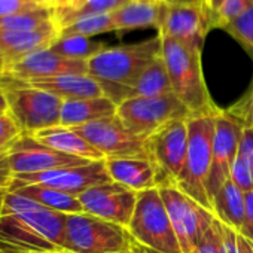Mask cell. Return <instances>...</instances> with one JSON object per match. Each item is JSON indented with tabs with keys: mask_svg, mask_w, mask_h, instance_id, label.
<instances>
[{
	"mask_svg": "<svg viewBox=\"0 0 253 253\" xmlns=\"http://www.w3.org/2000/svg\"><path fill=\"white\" fill-rule=\"evenodd\" d=\"M109 182L113 180L107 171L106 160H103L92 161L85 166L63 167L33 174H15L11 191L27 185H42L79 197L84 191Z\"/></svg>",
	"mask_w": 253,
	"mask_h": 253,
	"instance_id": "8fae6325",
	"label": "cell"
},
{
	"mask_svg": "<svg viewBox=\"0 0 253 253\" xmlns=\"http://www.w3.org/2000/svg\"><path fill=\"white\" fill-rule=\"evenodd\" d=\"M67 214L54 211L17 192H6L0 210V231L36 253L67 250Z\"/></svg>",
	"mask_w": 253,
	"mask_h": 253,
	"instance_id": "6da1fadb",
	"label": "cell"
},
{
	"mask_svg": "<svg viewBox=\"0 0 253 253\" xmlns=\"http://www.w3.org/2000/svg\"><path fill=\"white\" fill-rule=\"evenodd\" d=\"M6 76V60L0 52V79H3Z\"/></svg>",
	"mask_w": 253,
	"mask_h": 253,
	"instance_id": "7dc6e473",
	"label": "cell"
},
{
	"mask_svg": "<svg viewBox=\"0 0 253 253\" xmlns=\"http://www.w3.org/2000/svg\"><path fill=\"white\" fill-rule=\"evenodd\" d=\"M226 112L243 126H253V79L246 94L229 109H226Z\"/></svg>",
	"mask_w": 253,
	"mask_h": 253,
	"instance_id": "836d02e7",
	"label": "cell"
},
{
	"mask_svg": "<svg viewBox=\"0 0 253 253\" xmlns=\"http://www.w3.org/2000/svg\"><path fill=\"white\" fill-rule=\"evenodd\" d=\"M61 75H88V61L70 60L51 49H43L6 64V76L21 82Z\"/></svg>",
	"mask_w": 253,
	"mask_h": 253,
	"instance_id": "2e32d148",
	"label": "cell"
},
{
	"mask_svg": "<svg viewBox=\"0 0 253 253\" xmlns=\"http://www.w3.org/2000/svg\"><path fill=\"white\" fill-rule=\"evenodd\" d=\"M118 118L130 131L149 137L164 125L192 118V112L171 92L160 97H134L118 104Z\"/></svg>",
	"mask_w": 253,
	"mask_h": 253,
	"instance_id": "ba28073f",
	"label": "cell"
},
{
	"mask_svg": "<svg viewBox=\"0 0 253 253\" xmlns=\"http://www.w3.org/2000/svg\"><path fill=\"white\" fill-rule=\"evenodd\" d=\"M26 84L43 89L46 92H51L58 98H61L63 101L104 95L101 85L89 75H61L54 78L27 81Z\"/></svg>",
	"mask_w": 253,
	"mask_h": 253,
	"instance_id": "44dd1931",
	"label": "cell"
},
{
	"mask_svg": "<svg viewBox=\"0 0 253 253\" xmlns=\"http://www.w3.org/2000/svg\"><path fill=\"white\" fill-rule=\"evenodd\" d=\"M33 2H36V3H39V5H42V0H33ZM43 6V5H42Z\"/></svg>",
	"mask_w": 253,
	"mask_h": 253,
	"instance_id": "db71d44e",
	"label": "cell"
},
{
	"mask_svg": "<svg viewBox=\"0 0 253 253\" xmlns=\"http://www.w3.org/2000/svg\"><path fill=\"white\" fill-rule=\"evenodd\" d=\"M32 136L36 140H39L41 143H43L58 152H63L66 155L84 158L88 161H103L104 160V157L91 143H88L79 133H76L73 128H70V126L57 125V126H51V128L38 131Z\"/></svg>",
	"mask_w": 253,
	"mask_h": 253,
	"instance_id": "7402d4cb",
	"label": "cell"
},
{
	"mask_svg": "<svg viewBox=\"0 0 253 253\" xmlns=\"http://www.w3.org/2000/svg\"><path fill=\"white\" fill-rule=\"evenodd\" d=\"M116 253H154L148 249H145L143 246H139L136 249H131V250H125V252H116Z\"/></svg>",
	"mask_w": 253,
	"mask_h": 253,
	"instance_id": "c3c4849f",
	"label": "cell"
},
{
	"mask_svg": "<svg viewBox=\"0 0 253 253\" xmlns=\"http://www.w3.org/2000/svg\"><path fill=\"white\" fill-rule=\"evenodd\" d=\"M213 226L217 232L222 253H250L249 240H246L237 229L225 225L216 216L213 217Z\"/></svg>",
	"mask_w": 253,
	"mask_h": 253,
	"instance_id": "1f68e13d",
	"label": "cell"
},
{
	"mask_svg": "<svg viewBox=\"0 0 253 253\" xmlns=\"http://www.w3.org/2000/svg\"><path fill=\"white\" fill-rule=\"evenodd\" d=\"M216 113L192 116L188 119L186 161L180 177L174 183L188 197H191L194 201H197L200 206L210 211L211 201L209 198L206 185L211 166L213 139L216 131Z\"/></svg>",
	"mask_w": 253,
	"mask_h": 253,
	"instance_id": "277c9868",
	"label": "cell"
},
{
	"mask_svg": "<svg viewBox=\"0 0 253 253\" xmlns=\"http://www.w3.org/2000/svg\"><path fill=\"white\" fill-rule=\"evenodd\" d=\"M63 2H64V0H42V5L52 11V9L58 8Z\"/></svg>",
	"mask_w": 253,
	"mask_h": 253,
	"instance_id": "f6af8a7d",
	"label": "cell"
},
{
	"mask_svg": "<svg viewBox=\"0 0 253 253\" xmlns=\"http://www.w3.org/2000/svg\"><path fill=\"white\" fill-rule=\"evenodd\" d=\"M158 189L182 252L194 253L206 232L211 228L214 214L173 183L163 185Z\"/></svg>",
	"mask_w": 253,
	"mask_h": 253,
	"instance_id": "30bf717a",
	"label": "cell"
},
{
	"mask_svg": "<svg viewBox=\"0 0 253 253\" xmlns=\"http://www.w3.org/2000/svg\"><path fill=\"white\" fill-rule=\"evenodd\" d=\"M0 112H8V103H6V95L3 89L0 88Z\"/></svg>",
	"mask_w": 253,
	"mask_h": 253,
	"instance_id": "bcb514c9",
	"label": "cell"
},
{
	"mask_svg": "<svg viewBox=\"0 0 253 253\" xmlns=\"http://www.w3.org/2000/svg\"><path fill=\"white\" fill-rule=\"evenodd\" d=\"M29 253H35V252H29Z\"/></svg>",
	"mask_w": 253,
	"mask_h": 253,
	"instance_id": "11a10c76",
	"label": "cell"
},
{
	"mask_svg": "<svg viewBox=\"0 0 253 253\" xmlns=\"http://www.w3.org/2000/svg\"><path fill=\"white\" fill-rule=\"evenodd\" d=\"M38 8H45L33 0H0V18L14 15L18 12H27Z\"/></svg>",
	"mask_w": 253,
	"mask_h": 253,
	"instance_id": "8d00e7d4",
	"label": "cell"
},
{
	"mask_svg": "<svg viewBox=\"0 0 253 253\" xmlns=\"http://www.w3.org/2000/svg\"><path fill=\"white\" fill-rule=\"evenodd\" d=\"M209 32L201 5H188L169 6L158 35L203 49Z\"/></svg>",
	"mask_w": 253,
	"mask_h": 253,
	"instance_id": "e0dca14e",
	"label": "cell"
},
{
	"mask_svg": "<svg viewBox=\"0 0 253 253\" xmlns=\"http://www.w3.org/2000/svg\"><path fill=\"white\" fill-rule=\"evenodd\" d=\"M253 57V6L243 15L231 21L225 29Z\"/></svg>",
	"mask_w": 253,
	"mask_h": 253,
	"instance_id": "d6a6232c",
	"label": "cell"
},
{
	"mask_svg": "<svg viewBox=\"0 0 253 253\" xmlns=\"http://www.w3.org/2000/svg\"><path fill=\"white\" fill-rule=\"evenodd\" d=\"M142 2H163V0H142Z\"/></svg>",
	"mask_w": 253,
	"mask_h": 253,
	"instance_id": "816d5d0a",
	"label": "cell"
},
{
	"mask_svg": "<svg viewBox=\"0 0 253 253\" xmlns=\"http://www.w3.org/2000/svg\"><path fill=\"white\" fill-rule=\"evenodd\" d=\"M58 27L27 33L0 32V52L5 57L6 64H9L33 52L49 49L58 41Z\"/></svg>",
	"mask_w": 253,
	"mask_h": 253,
	"instance_id": "d6986e66",
	"label": "cell"
},
{
	"mask_svg": "<svg viewBox=\"0 0 253 253\" xmlns=\"http://www.w3.org/2000/svg\"><path fill=\"white\" fill-rule=\"evenodd\" d=\"M161 39V57L169 72L173 94L192 112L194 116L216 113L219 107H216L210 98L203 73V49L176 39Z\"/></svg>",
	"mask_w": 253,
	"mask_h": 253,
	"instance_id": "3957f363",
	"label": "cell"
},
{
	"mask_svg": "<svg viewBox=\"0 0 253 253\" xmlns=\"http://www.w3.org/2000/svg\"><path fill=\"white\" fill-rule=\"evenodd\" d=\"M9 163L14 176L15 174H33L63 167H76L85 166L88 160L66 155L58 152L39 140H36L32 134H23L18 137L11 148L8 149Z\"/></svg>",
	"mask_w": 253,
	"mask_h": 253,
	"instance_id": "9a60e30c",
	"label": "cell"
},
{
	"mask_svg": "<svg viewBox=\"0 0 253 253\" xmlns=\"http://www.w3.org/2000/svg\"><path fill=\"white\" fill-rule=\"evenodd\" d=\"M106 167L113 182L136 192L155 189L164 185L160 169L151 160L115 158L106 160Z\"/></svg>",
	"mask_w": 253,
	"mask_h": 253,
	"instance_id": "ac0fdd59",
	"label": "cell"
},
{
	"mask_svg": "<svg viewBox=\"0 0 253 253\" xmlns=\"http://www.w3.org/2000/svg\"><path fill=\"white\" fill-rule=\"evenodd\" d=\"M9 192H17L58 213H64V214L85 213L79 201V197L54 189V188H48L42 185H27V186H21Z\"/></svg>",
	"mask_w": 253,
	"mask_h": 253,
	"instance_id": "484cf974",
	"label": "cell"
},
{
	"mask_svg": "<svg viewBox=\"0 0 253 253\" xmlns=\"http://www.w3.org/2000/svg\"><path fill=\"white\" fill-rule=\"evenodd\" d=\"M33 252L23 243L9 237L3 231H0V253H29ZM36 253V252H35Z\"/></svg>",
	"mask_w": 253,
	"mask_h": 253,
	"instance_id": "b9f144b4",
	"label": "cell"
},
{
	"mask_svg": "<svg viewBox=\"0 0 253 253\" xmlns=\"http://www.w3.org/2000/svg\"><path fill=\"white\" fill-rule=\"evenodd\" d=\"M67 250L73 253H116L139 247L128 228L92 216L67 214Z\"/></svg>",
	"mask_w": 253,
	"mask_h": 253,
	"instance_id": "52a82bcc",
	"label": "cell"
},
{
	"mask_svg": "<svg viewBox=\"0 0 253 253\" xmlns=\"http://www.w3.org/2000/svg\"><path fill=\"white\" fill-rule=\"evenodd\" d=\"M0 88L6 95L8 113L20 125L23 134H35L60 125L63 100L57 95L8 76L0 79Z\"/></svg>",
	"mask_w": 253,
	"mask_h": 253,
	"instance_id": "5b68a950",
	"label": "cell"
},
{
	"mask_svg": "<svg viewBox=\"0 0 253 253\" xmlns=\"http://www.w3.org/2000/svg\"><path fill=\"white\" fill-rule=\"evenodd\" d=\"M249 244H250V253H253V243H252V241H249Z\"/></svg>",
	"mask_w": 253,
	"mask_h": 253,
	"instance_id": "f5cc1de1",
	"label": "cell"
},
{
	"mask_svg": "<svg viewBox=\"0 0 253 253\" xmlns=\"http://www.w3.org/2000/svg\"><path fill=\"white\" fill-rule=\"evenodd\" d=\"M246 240L253 243V191L246 194V203H244V217L241 228L238 231Z\"/></svg>",
	"mask_w": 253,
	"mask_h": 253,
	"instance_id": "74e56055",
	"label": "cell"
},
{
	"mask_svg": "<svg viewBox=\"0 0 253 253\" xmlns=\"http://www.w3.org/2000/svg\"><path fill=\"white\" fill-rule=\"evenodd\" d=\"M169 5L164 2H142V0H130L122 8L113 14V21L118 33L130 32L136 29L155 27L160 30Z\"/></svg>",
	"mask_w": 253,
	"mask_h": 253,
	"instance_id": "ffe728a7",
	"label": "cell"
},
{
	"mask_svg": "<svg viewBox=\"0 0 253 253\" xmlns=\"http://www.w3.org/2000/svg\"><path fill=\"white\" fill-rule=\"evenodd\" d=\"M85 2V0H64V2L58 6V8H55V9H52V14L55 15V14H64V12H70V11H73V9H76V8H79L82 3Z\"/></svg>",
	"mask_w": 253,
	"mask_h": 253,
	"instance_id": "7bdbcfd3",
	"label": "cell"
},
{
	"mask_svg": "<svg viewBox=\"0 0 253 253\" xmlns=\"http://www.w3.org/2000/svg\"><path fill=\"white\" fill-rule=\"evenodd\" d=\"M116 32L113 14H101V15H91L81 18L60 30V36H82V38H92L103 33H113Z\"/></svg>",
	"mask_w": 253,
	"mask_h": 253,
	"instance_id": "4dcf8cb0",
	"label": "cell"
},
{
	"mask_svg": "<svg viewBox=\"0 0 253 253\" xmlns=\"http://www.w3.org/2000/svg\"><path fill=\"white\" fill-rule=\"evenodd\" d=\"M238 154L243 155L253 169V126H243Z\"/></svg>",
	"mask_w": 253,
	"mask_h": 253,
	"instance_id": "60d3db41",
	"label": "cell"
},
{
	"mask_svg": "<svg viewBox=\"0 0 253 253\" xmlns=\"http://www.w3.org/2000/svg\"><path fill=\"white\" fill-rule=\"evenodd\" d=\"M128 2L130 0H85L79 8H76L70 12H64V14H55V15L52 14V17H54L57 27L61 30L63 27H66L81 18H85V17L112 14Z\"/></svg>",
	"mask_w": 253,
	"mask_h": 253,
	"instance_id": "f546056e",
	"label": "cell"
},
{
	"mask_svg": "<svg viewBox=\"0 0 253 253\" xmlns=\"http://www.w3.org/2000/svg\"><path fill=\"white\" fill-rule=\"evenodd\" d=\"M57 27L52 11L48 8H38L27 12H18L0 18V32H14V33H27L39 32ZM60 30V29H58Z\"/></svg>",
	"mask_w": 253,
	"mask_h": 253,
	"instance_id": "83f0119b",
	"label": "cell"
},
{
	"mask_svg": "<svg viewBox=\"0 0 253 253\" xmlns=\"http://www.w3.org/2000/svg\"><path fill=\"white\" fill-rule=\"evenodd\" d=\"M73 130L91 143L104 160L142 158L152 161L148 137L130 131L118 115L75 126Z\"/></svg>",
	"mask_w": 253,
	"mask_h": 253,
	"instance_id": "9c48e42d",
	"label": "cell"
},
{
	"mask_svg": "<svg viewBox=\"0 0 253 253\" xmlns=\"http://www.w3.org/2000/svg\"><path fill=\"white\" fill-rule=\"evenodd\" d=\"M201 2H203V0H201Z\"/></svg>",
	"mask_w": 253,
	"mask_h": 253,
	"instance_id": "9f6ffc18",
	"label": "cell"
},
{
	"mask_svg": "<svg viewBox=\"0 0 253 253\" xmlns=\"http://www.w3.org/2000/svg\"><path fill=\"white\" fill-rule=\"evenodd\" d=\"M3 195H5V194H0V210H2V200H3Z\"/></svg>",
	"mask_w": 253,
	"mask_h": 253,
	"instance_id": "f907efd6",
	"label": "cell"
},
{
	"mask_svg": "<svg viewBox=\"0 0 253 253\" xmlns=\"http://www.w3.org/2000/svg\"><path fill=\"white\" fill-rule=\"evenodd\" d=\"M21 136L23 131L14 118L8 112H0V151H8Z\"/></svg>",
	"mask_w": 253,
	"mask_h": 253,
	"instance_id": "d590c367",
	"label": "cell"
},
{
	"mask_svg": "<svg viewBox=\"0 0 253 253\" xmlns=\"http://www.w3.org/2000/svg\"><path fill=\"white\" fill-rule=\"evenodd\" d=\"M253 6V0H203L201 9L209 30L225 29Z\"/></svg>",
	"mask_w": 253,
	"mask_h": 253,
	"instance_id": "4316f807",
	"label": "cell"
},
{
	"mask_svg": "<svg viewBox=\"0 0 253 253\" xmlns=\"http://www.w3.org/2000/svg\"><path fill=\"white\" fill-rule=\"evenodd\" d=\"M107 46L104 42H97L89 38L82 36H60L58 41L49 48L55 54L70 58V60H81L88 61Z\"/></svg>",
	"mask_w": 253,
	"mask_h": 253,
	"instance_id": "f1b7e54d",
	"label": "cell"
},
{
	"mask_svg": "<svg viewBox=\"0 0 253 253\" xmlns=\"http://www.w3.org/2000/svg\"><path fill=\"white\" fill-rule=\"evenodd\" d=\"M243 125L226 110L219 109L216 113V131L213 139L211 166L207 177V194L210 201L231 177L232 164L238 155Z\"/></svg>",
	"mask_w": 253,
	"mask_h": 253,
	"instance_id": "7c38bea8",
	"label": "cell"
},
{
	"mask_svg": "<svg viewBox=\"0 0 253 253\" xmlns=\"http://www.w3.org/2000/svg\"><path fill=\"white\" fill-rule=\"evenodd\" d=\"M152 161L160 169L164 185L176 183L188 154V119L173 121L148 137Z\"/></svg>",
	"mask_w": 253,
	"mask_h": 253,
	"instance_id": "4fadbf2b",
	"label": "cell"
},
{
	"mask_svg": "<svg viewBox=\"0 0 253 253\" xmlns=\"http://www.w3.org/2000/svg\"><path fill=\"white\" fill-rule=\"evenodd\" d=\"M128 231L154 253H183L158 188L139 192Z\"/></svg>",
	"mask_w": 253,
	"mask_h": 253,
	"instance_id": "8992f818",
	"label": "cell"
},
{
	"mask_svg": "<svg viewBox=\"0 0 253 253\" xmlns=\"http://www.w3.org/2000/svg\"><path fill=\"white\" fill-rule=\"evenodd\" d=\"M14 173L9 163L8 151H0V192L6 194L11 191Z\"/></svg>",
	"mask_w": 253,
	"mask_h": 253,
	"instance_id": "f35d334b",
	"label": "cell"
},
{
	"mask_svg": "<svg viewBox=\"0 0 253 253\" xmlns=\"http://www.w3.org/2000/svg\"><path fill=\"white\" fill-rule=\"evenodd\" d=\"M169 6H188V5H201V0H163Z\"/></svg>",
	"mask_w": 253,
	"mask_h": 253,
	"instance_id": "ee69618b",
	"label": "cell"
},
{
	"mask_svg": "<svg viewBox=\"0 0 253 253\" xmlns=\"http://www.w3.org/2000/svg\"><path fill=\"white\" fill-rule=\"evenodd\" d=\"M161 52L160 35L139 43L106 48L88 60V75L101 85L104 95L118 104L121 92L131 88Z\"/></svg>",
	"mask_w": 253,
	"mask_h": 253,
	"instance_id": "7a4b0ae2",
	"label": "cell"
},
{
	"mask_svg": "<svg viewBox=\"0 0 253 253\" xmlns=\"http://www.w3.org/2000/svg\"><path fill=\"white\" fill-rule=\"evenodd\" d=\"M231 179L244 194L253 191V169L249 164V161L240 154L237 155V158L232 164Z\"/></svg>",
	"mask_w": 253,
	"mask_h": 253,
	"instance_id": "e575fe53",
	"label": "cell"
},
{
	"mask_svg": "<svg viewBox=\"0 0 253 253\" xmlns=\"http://www.w3.org/2000/svg\"><path fill=\"white\" fill-rule=\"evenodd\" d=\"M246 194L229 177L211 200L213 214L225 225L240 231L244 217Z\"/></svg>",
	"mask_w": 253,
	"mask_h": 253,
	"instance_id": "d4e9b609",
	"label": "cell"
},
{
	"mask_svg": "<svg viewBox=\"0 0 253 253\" xmlns=\"http://www.w3.org/2000/svg\"><path fill=\"white\" fill-rule=\"evenodd\" d=\"M137 195L139 192L121 183L109 182L84 191L79 195V201L85 213L128 228L137 204Z\"/></svg>",
	"mask_w": 253,
	"mask_h": 253,
	"instance_id": "5bb4252c",
	"label": "cell"
},
{
	"mask_svg": "<svg viewBox=\"0 0 253 253\" xmlns=\"http://www.w3.org/2000/svg\"><path fill=\"white\" fill-rule=\"evenodd\" d=\"M171 92L173 88L169 78V72L163 57H160L140 75V78L131 88L124 89L121 92L118 104L134 97H160Z\"/></svg>",
	"mask_w": 253,
	"mask_h": 253,
	"instance_id": "cb8c5ba5",
	"label": "cell"
},
{
	"mask_svg": "<svg viewBox=\"0 0 253 253\" xmlns=\"http://www.w3.org/2000/svg\"><path fill=\"white\" fill-rule=\"evenodd\" d=\"M52 253H73V252H69V250H57V252H52Z\"/></svg>",
	"mask_w": 253,
	"mask_h": 253,
	"instance_id": "681fc988",
	"label": "cell"
},
{
	"mask_svg": "<svg viewBox=\"0 0 253 253\" xmlns=\"http://www.w3.org/2000/svg\"><path fill=\"white\" fill-rule=\"evenodd\" d=\"M194 253H222L220 241H219L217 232L213 226V222H211V228L206 232V235L203 237L201 243L198 244V247L195 249Z\"/></svg>",
	"mask_w": 253,
	"mask_h": 253,
	"instance_id": "ab89813d",
	"label": "cell"
},
{
	"mask_svg": "<svg viewBox=\"0 0 253 253\" xmlns=\"http://www.w3.org/2000/svg\"><path fill=\"white\" fill-rule=\"evenodd\" d=\"M116 110L118 104L106 95L79 100H64L61 106L60 125L75 128V126L115 116Z\"/></svg>",
	"mask_w": 253,
	"mask_h": 253,
	"instance_id": "603a6c76",
	"label": "cell"
},
{
	"mask_svg": "<svg viewBox=\"0 0 253 253\" xmlns=\"http://www.w3.org/2000/svg\"><path fill=\"white\" fill-rule=\"evenodd\" d=\"M0 194H2V192H0Z\"/></svg>",
	"mask_w": 253,
	"mask_h": 253,
	"instance_id": "6f0895ef",
	"label": "cell"
}]
</instances>
